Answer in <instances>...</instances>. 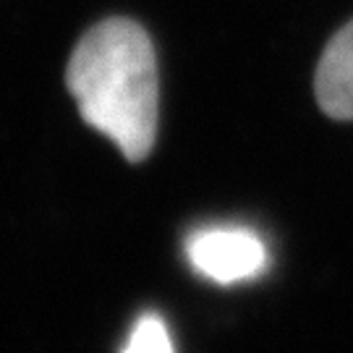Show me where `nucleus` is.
Returning a JSON list of instances; mask_svg holds the SVG:
<instances>
[{"label":"nucleus","instance_id":"f257e3e1","mask_svg":"<svg viewBox=\"0 0 353 353\" xmlns=\"http://www.w3.org/2000/svg\"><path fill=\"white\" fill-rule=\"evenodd\" d=\"M65 87L89 128L113 141L128 163L147 160L157 139L160 76L144 26L123 16L92 26L68 58Z\"/></svg>","mask_w":353,"mask_h":353},{"label":"nucleus","instance_id":"f03ea898","mask_svg":"<svg viewBox=\"0 0 353 353\" xmlns=\"http://www.w3.org/2000/svg\"><path fill=\"white\" fill-rule=\"evenodd\" d=\"M186 259L196 275L217 285H233L265 275L270 252L252 228L212 225L199 228L186 239Z\"/></svg>","mask_w":353,"mask_h":353},{"label":"nucleus","instance_id":"7ed1b4c3","mask_svg":"<svg viewBox=\"0 0 353 353\" xmlns=\"http://www.w3.org/2000/svg\"><path fill=\"white\" fill-rule=\"evenodd\" d=\"M319 110L332 121H353V19L325 45L314 74Z\"/></svg>","mask_w":353,"mask_h":353},{"label":"nucleus","instance_id":"20e7f679","mask_svg":"<svg viewBox=\"0 0 353 353\" xmlns=\"http://www.w3.org/2000/svg\"><path fill=\"white\" fill-rule=\"evenodd\" d=\"M121 353H176L170 330H168L163 316L157 314V312L141 314L134 322V327L128 332L126 345L121 348Z\"/></svg>","mask_w":353,"mask_h":353}]
</instances>
